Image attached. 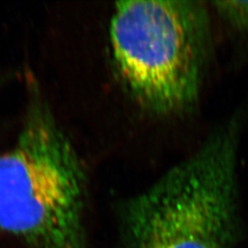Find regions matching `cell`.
<instances>
[{
	"instance_id": "cell-1",
	"label": "cell",
	"mask_w": 248,
	"mask_h": 248,
	"mask_svg": "<svg viewBox=\"0 0 248 248\" xmlns=\"http://www.w3.org/2000/svg\"><path fill=\"white\" fill-rule=\"evenodd\" d=\"M238 129L234 121L222 127L124 202L121 248H234L240 235Z\"/></svg>"
},
{
	"instance_id": "cell-2",
	"label": "cell",
	"mask_w": 248,
	"mask_h": 248,
	"mask_svg": "<svg viewBox=\"0 0 248 248\" xmlns=\"http://www.w3.org/2000/svg\"><path fill=\"white\" fill-rule=\"evenodd\" d=\"M109 41L118 76L140 105L157 115L196 106L211 47L208 12L201 2H117Z\"/></svg>"
},
{
	"instance_id": "cell-3",
	"label": "cell",
	"mask_w": 248,
	"mask_h": 248,
	"mask_svg": "<svg viewBox=\"0 0 248 248\" xmlns=\"http://www.w3.org/2000/svg\"><path fill=\"white\" fill-rule=\"evenodd\" d=\"M87 178L71 141L36 107L0 155V230L27 248H88Z\"/></svg>"
},
{
	"instance_id": "cell-4",
	"label": "cell",
	"mask_w": 248,
	"mask_h": 248,
	"mask_svg": "<svg viewBox=\"0 0 248 248\" xmlns=\"http://www.w3.org/2000/svg\"><path fill=\"white\" fill-rule=\"evenodd\" d=\"M213 9L225 21L240 31H248V1H215Z\"/></svg>"
}]
</instances>
